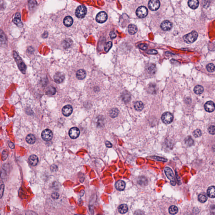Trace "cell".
<instances>
[{"instance_id":"obj_1","label":"cell","mask_w":215,"mask_h":215,"mask_svg":"<svg viewBox=\"0 0 215 215\" xmlns=\"http://www.w3.org/2000/svg\"><path fill=\"white\" fill-rule=\"evenodd\" d=\"M13 57L15 58V60L16 62L17 63L18 67L20 69V71L23 74H25V72H26V69H27L26 65L25 64L24 61H23L22 59H21V58L19 56L18 54L16 52H13Z\"/></svg>"},{"instance_id":"obj_27","label":"cell","mask_w":215,"mask_h":215,"mask_svg":"<svg viewBox=\"0 0 215 215\" xmlns=\"http://www.w3.org/2000/svg\"><path fill=\"white\" fill-rule=\"evenodd\" d=\"M198 200L201 203H203L206 202L207 200L208 197L207 195L205 193H202L200 194L198 197Z\"/></svg>"},{"instance_id":"obj_7","label":"cell","mask_w":215,"mask_h":215,"mask_svg":"<svg viewBox=\"0 0 215 215\" xmlns=\"http://www.w3.org/2000/svg\"><path fill=\"white\" fill-rule=\"evenodd\" d=\"M108 18L107 13L105 11H101L96 16V20L99 23H103L106 22Z\"/></svg>"},{"instance_id":"obj_15","label":"cell","mask_w":215,"mask_h":215,"mask_svg":"<svg viewBox=\"0 0 215 215\" xmlns=\"http://www.w3.org/2000/svg\"><path fill=\"white\" fill-rule=\"evenodd\" d=\"M13 22L18 27H22V23L21 20V15L19 13H17L16 14L15 18L13 20Z\"/></svg>"},{"instance_id":"obj_30","label":"cell","mask_w":215,"mask_h":215,"mask_svg":"<svg viewBox=\"0 0 215 215\" xmlns=\"http://www.w3.org/2000/svg\"><path fill=\"white\" fill-rule=\"evenodd\" d=\"M178 211V208L176 206H171L169 208V212L170 214H172V215H175L176 214Z\"/></svg>"},{"instance_id":"obj_5","label":"cell","mask_w":215,"mask_h":215,"mask_svg":"<svg viewBox=\"0 0 215 215\" xmlns=\"http://www.w3.org/2000/svg\"><path fill=\"white\" fill-rule=\"evenodd\" d=\"M173 118H174V117H173V115L171 113L168 112H166L163 113L161 116L162 122L166 125L169 124L172 122L173 120Z\"/></svg>"},{"instance_id":"obj_2","label":"cell","mask_w":215,"mask_h":215,"mask_svg":"<svg viewBox=\"0 0 215 215\" xmlns=\"http://www.w3.org/2000/svg\"><path fill=\"white\" fill-rule=\"evenodd\" d=\"M198 37V33L196 31H193L191 32L190 33L184 35L183 39L185 42L190 44L195 42Z\"/></svg>"},{"instance_id":"obj_8","label":"cell","mask_w":215,"mask_h":215,"mask_svg":"<svg viewBox=\"0 0 215 215\" xmlns=\"http://www.w3.org/2000/svg\"><path fill=\"white\" fill-rule=\"evenodd\" d=\"M41 137L43 140L45 141H49L52 138V133L51 130L46 129L42 131Z\"/></svg>"},{"instance_id":"obj_46","label":"cell","mask_w":215,"mask_h":215,"mask_svg":"<svg viewBox=\"0 0 215 215\" xmlns=\"http://www.w3.org/2000/svg\"><path fill=\"white\" fill-rule=\"evenodd\" d=\"M5 40V38L3 36V34H1V36H0V42H4Z\"/></svg>"},{"instance_id":"obj_4","label":"cell","mask_w":215,"mask_h":215,"mask_svg":"<svg viewBox=\"0 0 215 215\" xmlns=\"http://www.w3.org/2000/svg\"><path fill=\"white\" fill-rule=\"evenodd\" d=\"M136 15L140 18H144L147 15L148 10L146 7L141 6L137 8L136 12Z\"/></svg>"},{"instance_id":"obj_36","label":"cell","mask_w":215,"mask_h":215,"mask_svg":"<svg viewBox=\"0 0 215 215\" xmlns=\"http://www.w3.org/2000/svg\"><path fill=\"white\" fill-rule=\"evenodd\" d=\"M193 135L195 137H199L202 135V132L200 130L197 129L193 132Z\"/></svg>"},{"instance_id":"obj_44","label":"cell","mask_w":215,"mask_h":215,"mask_svg":"<svg viewBox=\"0 0 215 215\" xmlns=\"http://www.w3.org/2000/svg\"><path fill=\"white\" fill-rule=\"evenodd\" d=\"M155 69V66H150V67L148 68V70H148V71H149V72L152 73V72L154 71Z\"/></svg>"},{"instance_id":"obj_9","label":"cell","mask_w":215,"mask_h":215,"mask_svg":"<svg viewBox=\"0 0 215 215\" xmlns=\"http://www.w3.org/2000/svg\"><path fill=\"white\" fill-rule=\"evenodd\" d=\"M69 134L71 139H77L79 136L80 131L78 128L74 127L70 129Z\"/></svg>"},{"instance_id":"obj_40","label":"cell","mask_w":215,"mask_h":215,"mask_svg":"<svg viewBox=\"0 0 215 215\" xmlns=\"http://www.w3.org/2000/svg\"><path fill=\"white\" fill-rule=\"evenodd\" d=\"M152 157H154V159H155L157 161L163 162H166L167 161V160L166 159H164V158H163V157H159L157 156H154Z\"/></svg>"},{"instance_id":"obj_21","label":"cell","mask_w":215,"mask_h":215,"mask_svg":"<svg viewBox=\"0 0 215 215\" xmlns=\"http://www.w3.org/2000/svg\"><path fill=\"white\" fill-rule=\"evenodd\" d=\"M207 195L212 198L215 197V187L214 186L210 187L207 190Z\"/></svg>"},{"instance_id":"obj_39","label":"cell","mask_w":215,"mask_h":215,"mask_svg":"<svg viewBox=\"0 0 215 215\" xmlns=\"http://www.w3.org/2000/svg\"><path fill=\"white\" fill-rule=\"evenodd\" d=\"M208 130L210 134L214 135L215 134V126H210L208 129Z\"/></svg>"},{"instance_id":"obj_20","label":"cell","mask_w":215,"mask_h":215,"mask_svg":"<svg viewBox=\"0 0 215 215\" xmlns=\"http://www.w3.org/2000/svg\"><path fill=\"white\" fill-rule=\"evenodd\" d=\"M73 23V19L70 16H67L64 19V24L66 27H69L71 26Z\"/></svg>"},{"instance_id":"obj_33","label":"cell","mask_w":215,"mask_h":215,"mask_svg":"<svg viewBox=\"0 0 215 215\" xmlns=\"http://www.w3.org/2000/svg\"><path fill=\"white\" fill-rule=\"evenodd\" d=\"M185 142L186 144L187 145L190 146L193 145L194 144V140L190 137H188L186 139H185Z\"/></svg>"},{"instance_id":"obj_16","label":"cell","mask_w":215,"mask_h":215,"mask_svg":"<svg viewBox=\"0 0 215 215\" xmlns=\"http://www.w3.org/2000/svg\"><path fill=\"white\" fill-rule=\"evenodd\" d=\"M29 161L32 166H36L38 163V157L35 155H32L29 157Z\"/></svg>"},{"instance_id":"obj_43","label":"cell","mask_w":215,"mask_h":215,"mask_svg":"<svg viewBox=\"0 0 215 215\" xmlns=\"http://www.w3.org/2000/svg\"><path fill=\"white\" fill-rule=\"evenodd\" d=\"M52 198L54 199H57L59 198V194L56 193H54L52 194Z\"/></svg>"},{"instance_id":"obj_32","label":"cell","mask_w":215,"mask_h":215,"mask_svg":"<svg viewBox=\"0 0 215 215\" xmlns=\"http://www.w3.org/2000/svg\"><path fill=\"white\" fill-rule=\"evenodd\" d=\"M207 71L209 72H213L215 71V66L212 63L208 64L206 66Z\"/></svg>"},{"instance_id":"obj_17","label":"cell","mask_w":215,"mask_h":215,"mask_svg":"<svg viewBox=\"0 0 215 215\" xmlns=\"http://www.w3.org/2000/svg\"><path fill=\"white\" fill-rule=\"evenodd\" d=\"M198 0H189L188 2V5L189 7L193 9H195L198 7Z\"/></svg>"},{"instance_id":"obj_25","label":"cell","mask_w":215,"mask_h":215,"mask_svg":"<svg viewBox=\"0 0 215 215\" xmlns=\"http://www.w3.org/2000/svg\"><path fill=\"white\" fill-rule=\"evenodd\" d=\"M118 113L119 111L117 108H113L111 109L109 111V115L111 118H114L118 116Z\"/></svg>"},{"instance_id":"obj_23","label":"cell","mask_w":215,"mask_h":215,"mask_svg":"<svg viewBox=\"0 0 215 215\" xmlns=\"http://www.w3.org/2000/svg\"><path fill=\"white\" fill-rule=\"evenodd\" d=\"M135 109L137 111H140L142 110L144 108V104L142 102L140 101H137L134 105Z\"/></svg>"},{"instance_id":"obj_28","label":"cell","mask_w":215,"mask_h":215,"mask_svg":"<svg viewBox=\"0 0 215 215\" xmlns=\"http://www.w3.org/2000/svg\"><path fill=\"white\" fill-rule=\"evenodd\" d=\"M194 91L197 95H200L204 91V89L202 86L197 85L194 89Z\"/></svg>"},{"instance_id":"obj_31","label":"cell","mask_w":215,"mask_h":215,"mask_svg":"<svg viewBox=\"0 0 215 215\" xmlns=\"http://www.w3.org/2000/svg\"><path fill=\"white\" fill-rule=\"evenodd\" d=\"M72 44V41L70 39L65 40L63 42V46L64 48L66 49L70 47Z\"/></svg>"},{"instance_id":"obj_26","label":"cell","mask_w":215,"mask_h":215,"mask_svg":"<svg viewBox=\"0 0 215 215\" xmlns=\"http://www.w3.org/2000/svg\"><path fill=\"white\" fill-rule=\"evenodd\" d=\"M128 208L126 204H122L120 205L118 208V211L122 214H124L127 212Z\"/></svg>"},{"instance_id":"obj_29","label":"cell","mask_w":215,"mask_h":215,"mask_svg":"<svg viewBox=\"0 0 215 215\" xmlns=\"http://www.w3.org/2000/svg\"><path fill=\"white\" fill-rule=\"evenodd\" d=\"M122 99L125 102H129L130 100V95L129 93L127 92H123L122 95Z\"/></svg>"},{"instance_id":"obj_14","label":"cell","mask_w":215,"mask_h":215,"mask_svg":"<svg viewBox=\"0 0 215 215\" xmlns=\"http://www.w3.org/2000/svg\"><path fill=\"white\" fill-rule=\"evenodd\" d=\"M164 171L167 177L169 180H171V181H175L174 173L172 170L170 168L166 167L165 168Z\"/></svg>"},{"instance_id":"obj_22","label":"cell","mask_w":215,"mask_h":215,"mask_svg":"<svg viewBox=\"0 0 215 215\" xmlns=\"http://www.w3.org/2000/svg\"><path fill=\"white\" fill-rule=\"evenodd\" d=\"M128 32L131 35H133L137 32V26L133 24L130 25L128 27Z\"/></svg>"},{"instance_id":"obj_41","label":"cell","mask_w":215,"mask_h":215,"mask_svg":"<svg viewBox=\"0 0 215 215\" xmlns=\"http://www.w3.org/2000/svg\"><path fill=\"white\" fill-rule=\"evenodd\" d=\"M147 53L149 54L155 55L157 54V52L155 50H150L147 51Z\"/></svg>"},{"instance_id":"obj_45","label":"cell","mask_w":215,"mask_h":215,"mask_svg":"<svg viewBox=\"0 0 215 215\" xmlns=\"http://www.w3.org/2000/svg\"><path fill=\"white\" fill-rule=\"evenodd\" d=\"M106 145L107 147H109V148L112 147V144L108 141H106Z\"/></svg>"},{"instance_id":"obj_12","label":"cell","mask_w":215,"mask_h":215,"mask_svg":"<svg viewBox=\"0 0 215 215\" xmlns=\"http://www.w3.org/2000/svg\"><path fill=\"white\" fill-rule=\"evenodd\" d=\"M204 108L208 112H212L215 109V104L213 101H208L204 105Z\"/></svg>"},{"instance_id":"obj_18","label":"cell","mask_w":215,"mask_h":215,"mask_svg":"<svg viewBox=\"0 0 215 215\" xmlns=\"http://www.w3.org/2000/svg\"><path fill=\"white\" fill-rule=\"evenodd\" d=\"M115 187L118 190H123L125 187V183L122 180H119L116 182Z\"/></svg>"},{"instance_id":"obj_24","label":"cell","mask_w":215,"mask_h":215,"mask_svg":"<svg viewBox=\"0 0 215 215\" xmlns=\"http://www.w3.org/2000/svg\"><path fill=\"white\" fill-rule=\"evenodd\" d=\"M26 141L29 144H34L36 140L35 136L32 134H29L26 137Z\"/></svg>"},{"instance_id":"obj_6","label":"cell","mask_w":215,"mask_h":215,"mask_svg":"<svg viewBox=\"0 0 215 215\" xmlns=\"http://www.w3.org/2000/svg\"><path fill=\"white\" fill-rule=\"evenodd\" d=\"M160 6V2L159 0H150L148 3V7L152 11L157 10Z\"/></svg>"},{"instance_id":"obj_35","label":"cell","mask_w":215,"mask_h":215,"mask_svg":"<svg viewBox=\"0 0 215 215\" xmlns=\"http://www.w3.org/2000/svg\"><path fill=\"white\" fill-rule=\"evenodd\" d=\"M47 94L49 95H54L56 93V89L55 88L52 87H51L49 88V89L47 91Z\"/></svg>"},{"instance_id":"obj_34","label":"cell","mask_w":215,"mask_h":215,"mask_svg":"<svg viewBox=\"0 0 215 215\" xmlns=\"http://www.w3.org/2000/svg\"><path fill=\"white\" fill-rule=\"evenodd\" d=\"M112 46V43L111 41L107 42L104 47V50L106 52H108Z\"/></svg>"},{"instance_id":"obj_19","label":"cell","mask_w":215,"mask_h":215,"mask_svg":"<svg viewBox=\"0 0 215 215\" xmlns=\"http://www.w3.org/2000/svg\"><path fill=\"white\" fill-rule=\"evenodd\" d=\"M76 76L79 79L82 80L85 78L86 76V72L84 69H79L77 72Z\"/></svg>"},{"instance_id":"obj_3","label":"cell","mask_w":215,"mask_h":215,"mask_svg":"<svg viewBox=\"0 0 215 215\" xmlns=\"http://www.w3.org/2000/svg\"><path fill=\"white\" fill-rule=\"evenodd\" d=\"M87 8L83 5L79 6L76 9L75 15L77 17L79 18H83L86 15Z\"/></svg>"},{"instance_id":"obj_42","label":"cell","mask_w":215,"mask_h":215,"mask_svg":"<svg viewBox=\"0 0 215 215\" xmlns=\"http://www.w3.org/2000/svg\"><path fill=\"white\" fill-rule=\"evenodd\" d=\"M110 36L111 39H114L116 37V33L114 31H111L110 33Z\"/></svg>"},{"instance_id":"obj_37","label":"cell","mask_w":215,"mask_h":215,"mask_svg":"<svg viewBox=\"0 0 215 215\" xmlns=\"http://www.w3.org/2000/svg\"><path fill=\"white\" fill-rule=\"evenodd\" d=\"M3 190H4V184L2 183V181H0V198L3 195Z\"/></svg>"},{"instance_id":"obj_10","label":"cell","mask_w":215,"mask_h":215,"mask_svg":"<svg viewBox=\"0 0 215 215\" xmlns=\"http://www.w3.org/2000/svg\"><path fill=\"white\" fill-rule=\"evenodd\" d=\"M73 108L71 105H66L64 106L62 110V112L65 116H69L72 113Z\"/></svg>"},{"instance_id":"obj_11","label":"cell","mask_w":215,"mask_h":215,"mask_svg":"<svg viewBox=\"0 0 215 215\" xmlns=\"http://www.w3.org/2000/svg\"><path fill=\"white\" fill-rule=\"evenodd\" d=\"M172 24L171 22L168 20L163 21L161 25V29L164 31H169L172 27Z\"/></svg>"},{"instance_id":"obj_38","label":"cell","mask_w":215,"mask_h":215,"mask_svg":"<svg viewBox=\"0 0 215 215\" xmlns=\"http://www.w3.org/2000/svg\"><path fill=\"white\" fill-rule=\"evenodd\" d=\"M138 47L140 49L142 50H145L147 48V45L145 43H141L140 44L138 45Z\"/></svg>"},{"instance_id":"obj_13","label":"cell","mask_w":215,"mask_h":215,"mask_svg":"<svg viewBox=\"0 0 215 215\" xmlns=\"http://www.w3.org/2000/svg\"><path fill=\"white\" fill-rule=\"evenodd\" d=\"M64 75L61 72H57L54 76V80L57 83H61L64 81Z\"/></svg>"}]
</instances>
